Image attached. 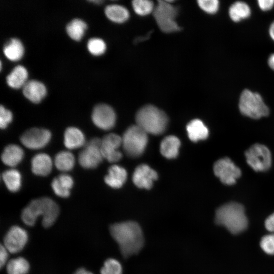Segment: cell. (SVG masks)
Segmentation results:
<instances>
[{
	"mask_svg": "<svg viewBox=\"0 0 274 274\" xmlns=\"http://www.w3.org/2000/svg\"><path fill=\"white\" fill-rule=\"evenodd\" d=\"M215 222L224 226L233 234L244 231L248 224L244 207L235 202L224 204L218 208L215 214Z\"/></svg>",
	"mask_w": 274,
	"mask_h": 274,
	"instance_id": "obj_2",
	"label": "cell"
},
{
	"mask_svg": "<svg viewBox=\"0 0 274 274\" xmlns=\"http://www.w3.org/2000/svg\"><path fill=\"white\" fill-rule=\"evenodd\" d=\"M251 14L249 6L243 2H236L233 4L229 9V15L235 22L239 21L248 18Z\"/></svg>",
	"mask_w": 274,
	"mask_h": 274,
	"instance_id": "obj_30",
	"label": "cell"
},
{
	"mask_svg": "<svg viewBox=\"0 0 274 274\" xmlns=\"http://www.w3.org/2000/svg\"><path fill=\"white\" fill-rule=\"evenodd\" d=\"M9 253V252L6 247L3 244H1L0 248V265L1 268L5 264H7L8 262Z\"/></svg>",
	"mask_w": 274,
	"mask_h": 274,
	"instance_id": "obj_38",
	"label": "cell"
},
{
	"mask_svg": "<svg viewBox=\"0 0 274 274\" xmlns=\"http://www.w3.org/2000/svg\"><path fill=\"white\" fill-rule=\"evenodd\" d=\"M64 145L68 149H76L85 143L84 133L76 127H68L64 133Z\"/></svg>",
	"mask_w": 274,
	"mask_h": 274,
	"instance_id": "obj_20",
	"label": "cell"
},
{
	"mask_svg": "<svg viewBox=\"0 0 274 274\" xmlns=\"http://www.w3.org/2000/svg\"><path fill=\"white\" fill-rule=\"evenodd\" d=\"M269 32L271 38L274 40V22L271 24Z\"/></svg>",
	"mask_w": 274,
	"mask_h": 274,
	"instance_id": "obj_43",
	"label": "cell"
},
{
	"mask_svg": "<svg viewBox=\"0 0 274 274\" xmlns=\"http://www.w3.org/2000/svg\"><path fill=\"white\" fill-rule=\"evenodd\" d=\"M87 28L86 23L81 19L72 20L66 27L68 35L73 40H80L83 36Z\"/></svg>",
	"mask_w": 274,
	"mask_h": 274,
	"instance_id": "obj_31",
	"label": "cell"
},
{
	"mask_svg": "<svg viewBox=\"0 0 274 274\" xmlns=\"http://www.w3.org/2000/svg\"><path fill=\"white\" fill-rule=\"evenodd\" d=\"M23 95L33 103L40 102L46 94V88L41 82L37 80H29L23 86Z\"/></svg>",
	"mask_w": 274,
	"mask_h": 274,
	"instance_id": "obj_16",
	"label": "cell"
},
{
	"mask_svg": "<svg viewBox=\"0 0 274 274\" xmlns=\"http://www.w3.org/2000/svg\"><path fill=\"white\" fill-rule=\"evenodd\" d=\"M29 268L28 261L21 257L13 258L8 261L6 264L8 274H27Z\"/></svg>",
	"mask_w": 274,
	"mask_h": 274,
	"instance_id": "obj_29",
	"label": "cell"
},
{
	"mask_svg": "<svg viewBox=\"0 0 274 274\" xmlns=\"http://www.w3.org/2000/svg\"><path fill=\"white\" fill-rule=\"evenodd\" d=\"M122 144V138L115 133L106 135L101 139V151L104 158L110 162L119 161L122 153L118 149Z\"/></svg>",
	"mask_w": 274,
	"mask_h": 274,
	"instance_id": "obj_14",
	"label": "cell"
},
{
	"mask_svg": "<svg viewBox=\"0 0 274 274\" xmlns=\"http://www.w3.org/2000/svg\"><path fill=\"white\" fill-rule=\"evenodd\" d=\"M171 2L172 1H159L153 12L159 27L166 33L176 32L180 29L175 21L177 9L172 5Z\"/></svg>",
	"mask_w": 274,
	"mask_h": 274,
	"instance_id": "obj_6",
	"label": "cell"
},
{
	"mask_svg": "<svg viewBox=\"0 0 274 274\" xmlns=\"http://www.w3.org/2000/svg\"><path fill=\"white\" fill-rule=\"evenodd\" d=\"M197 2L199 7L208 13H215L219 8V2L217 0H199Z\"/></svg>",
	"mask_w": 274,
	"mask_h": 274,
	"instance_id": "obj_36",
	"label": "cell"
},
{
	"mask_svg": "<svg viewBox=\"0 0 274 274\" xmlns=\"http://www.w3.org/2000/svg\"><path fill=\"white\" fill-rule=\"evenodd\" d=\"M126 178V170L119 165H113L109 167L108 174L105 177V182L113 188H119L122 186Z\"/></svg>",
	"mask_w": 274,
	"mask_h": 274,
	"instance_id": "obj_21",
	"label": "cell"
},
{
	"mask_svg": "<svg viewBox=\"0 0 274 274\" xmlns=\"http://www.w3.org/2000/svg\"><path fill=\"white\" fill-rule=\"evenodd\" d=\"M91 119L98 128L107 130L112 128L116 123V116L114 110L106 104H98L93 109Z\"/></svg>",
	"mask_w": 274,
	"mask_h": 274,
	"instance_id": "obj_13",
	"label": "cell"
},
{
	"mask_svg": "<svg viewBox=\"0 0 274 274\" xmlns=\"http://www.w3.org/2000/svg\"><path fill=\"white\" fill-rule=\"evenodd\" d=\"M213 170L221 182L227 185L235 184L242 174L241 169L228 157L217 160L214 165Z\"/></svg>",
	"mask_w": 274,
	"mask_h": 274,
	"instance_id": "obj_10",
	"label": "cell"
},
{
	"mask_svg": "<svg viewBox=\"0 0 274 274\" xmlns=\"http://www.w3.org/2000/svg\"><path fill=\"white\" fill-rule=\"evenodd\" d=\"M110 232L125 257L138 253L143 247V231L136 222L127 221L115 223L110 226Z\"/></svg>",
	"mask_w": 274,
	"mask_h": 274,
	"instance_id": "obj_1",
	"label": "cell"
},
{
	"mask_svg": "<svg viewBox=\"0 0 274 274\" xmlns=\"http://www.w3.org/2000/svg\"><path fill=\"white\" fill-rule=\"evenodd\" d=\"M75 163L74 155L67 151H62L58 153L54 158V164L59 170L67 172L73 169Z\"/></svg>",
	"mask_w": 274,
	"mask_h": 274,
	"instance_id": "obj_28",
	"label": "cell"
},
{
	"mask_svg": "<svg viewBox=\"0 0 274 274\" xmlns=\"http://www.w3.org/2000/svg\"><path fill=\"white\" fill-rule=\"evenodd\" d=\"M27 76L28 74L26 68L19 65L15 66L7 76L6 81L9 86L14 88H19L23 86L26 82Z\"/></svg>",
	"mask_w": 274,
	"mask_h": 274,
	"instance_id": "obj_24",
	"label": "cell"
},
{
	"mask_svg": "<svg viewBox=\"0 0 274 274\" xmlns=\"http://www.w3.org/2000/svg\"><path fill=\"white\" fill-rule=\"evenodd\" d=\"M74 274H93L92 272L87 270L83 267L78 268Z\"/></svg>",
	"mask_w": 274,
	"mask_h": 274,
	"instance_id": "obj_41",
	"label": "cell"
},
{
	"mask_svg": "<svg viewBox=\"0 0 274 274\" xmlns=\"http://www.w3.org/2000/svg\"><path fill=\"white\" fill-rule=\"evenodd\" d=\"M2 179L7 188L12 192L18 191L21 186L22 178L20 172L15 169L4 171L2 175Z\"/></svg>",
	"mask_w": 274,
	"mask_h": 274,
	"instance_id": "obj_25",
	"label": "cell"
},
{
	"mask_svg": "<svg viewBox=\"0 0 274 274\" xmlns=\"http://www.w3.org/2000/svg\"><path fill=\"white\" fill-rule=\"evenodd\" d=\"M107 17L113 22L123 23L129 17L128 11L125 7L118 5H111L105 8Z\"/></svg>",
	"mask_w": 274,
	"mask_h": 274,
	"instance_id": "obj_27",
	"label": "cell"
},
{
	"mask_svg": "<svg viewBox=\"0 0 274 274\" xmlns=\"http://www.w3.org/2000/svg\"><path fill=\"white\" fill-rule=\"evenodd\" d=\"M24 157V151L18 145L10 144L4 149L1 155L2 162L6 165L14 167L19 164Z\"/></svg>",
	"mask_w": 274,
	"mask_h": 274,
	"instance_id": "obj_19",
	"label": "cell"
},
{
	"mask_svg": "<svg viewBox=\"0 0 274 274\" xmlns=\"http://www.w3.org/2000/svg\"><path fill=\"white\" fill-rule=\"evenodd\" d=\"M260 245L261 249L266 253L274 254V234L264 236L260 241Z\"/></svg>",
	"mask_w": 274,
	"mask_h": 274,
	"instance_id": "obj_35",
	"label": "cell"
},
{
	"mask_svg": "<svg viewBox=\"0 0 274 274\" xmlns=\"http://www.w3.org/2000/svg\"><path fill=\"white\" fill-rule=\"evenodd\" d=\"M28 239L26 230L20 226H12L4 238V246L9 253L15 254L20 252L25 246Z\"/></svg>",
	"mask_w": 274,
	"mask_h": 274,
	"instance_id": "obj_12",
	"label": "cell"
},
{
	"mask_svg": "<svg viewBox=\"0 0 274 274\" xmlns=\"http://www.w3.org/2000/svg\"><path fill=\"white\" fill-rule=\"evenodd\" d=\"M158 178L157 173L149 166L141 164L136 167L132 175V181L139 188L150 189L153 181Z\"/></svg>",
	"mask_w": 274,
	"mask_h": 274,
	"instance_id": "obj_15",
	"label": "cell"
},
{
	"mask_svg": "<svg viewBox=\"0 0 274 274\" xmlns=\"http://www.w3.org/2000/svg\"><path fill=\"white\" fill-rule=\"evenodd\" d=\"M268 63L270 68L274 70V54L269 56Z\"/></svg>",
	"mask_w": 274,
	"mask_h": 274,
	"instance_id": "obj_42",
	"label": "cell"
},
{
	"mask_svg": "<svg viewBox=\"0 0 274 274\" xmlns=\"http://www.w3.org/2000/svg\"><path fill=\"white\" fill-rule=\"evenodd\" d=\"M133 9L138 15L146 16L153 12L154 10L153 3L148 0H135L132 1Z\"/></svg>",
	"mask_w": 274,
	"mask_h": 274,
	"instance_id": "obj_32",
	"label": "cell"
},
{
	"mask_svg": "<svg viewBox=\"0 0 274 274\" xmlns=\"http://www.w3.org/2000/svg\"><path fill=\"white\" fill-rule=\"evenodd\" d=\"M247 163L256 172L268 170L271 164V155L265 146L255 144L245 152Z\"/></svg>",
	"mask_w": 274,
	"mask_h": 274,
	"instance_id": "obj_7",
	"label": "cell"
},
{
	"mask_svg": "<svg viewBox=\"0 0 274 274\" xmlns=\"http://www.w3.org/2000/svg\"><path fill=\"white\" fill-rule=\"evenodd\" d=\"M12 112L1 105L0 107V126L1 129L6 128L12 122Z\"/></svg>",
	"mask_w": 274,
	"mask_h": 274,
	"instance_id": "obj_37",
	"label": "cell"
},
{
	"mask_svg": "<svg viewBox=\"0 0 274 274\" xmlns=\"http://www.w3.org/2000/svg\"><path fill=\"white\" fill-rule=\"evenodd\" d=\"M258 3L261 10L267 11L272 8L274 5V0H259Z\"/></svg>",
	"mask_w": 274,
	"mask_h": 274,
	"instance_id": "obj_39",
	"label": "cell"
},
{
	"mask_svg": "<svg viewBox=\"0 0 274 274\" xmlns=\"http://www.w3.org/2000/svg\"><path fill=\"white\" fill-rule=\"evenodd\" d=\"M188 137L193 142L206 139L209 135V130L199 119H194L187 125Z\"/></svg>",
	"mask_w": 274,
	"mask_h": 274,
	"instance_id": "obj_23",
	"label": "cell"
},
{
	"mask_svg": "<svg viewBox=\"0 0 274 274\" xmlns=\"http://www.w3.org/2000/svg\"><path fill=\"white\" fill-rule=\"evenodd\" d=\"M101 139H91L80 152L78 161L80 165L86 169L96 168L101 162L104 157L101 151Z\"/></svg>",
	"mask_w": 274,
	"mask_h": 274,
	"instance_id": "obj_8",
	"label": "cell"
},
{
	"mask_svg": "<svg viewBox=\"0 0 274 274\" xmlns=\"http://www.w3.org/2000/svg\"><path fill=\"white\" fill-rule=\"evenodd\" d=\"M265 227L267 230L274 232V213L266 219Z\"/></svg>",
	"mask_w": 274,
	"mask_h": 274,
	"instance_id": "obj_40",
	"label": "cell"
},
{
	"mask_svg": "<svg viewBox=\"0 0 274 274\" xmlns=\"http://www.w3.org/2000/svg\"><path fill=\"white\" fill-rule=\"evenodd\" d=\"M3 51L6 57L12 61L19 60L24 53V47L17 39H11L5 45Z\"/></svg>",
	"mask_w": 274,
	"mask_h": 274,
	"instance_id": "obj_26",
	"label": "cell"
},
{
	"mask_svg": "<svg viewBox=\"0 0 274 274\" xmlns=\"http://www.w3.org/2000/svg\"><path fill=\"white\" fill-rule=\"evenodd\" d=\"M180 145V140L176 136H167L160 143L161 154L166 158H175L178 155Z\"/></svg>",
	"mask_w": 274,
	"mask_h": 274,
	"instance_id": "obj_22",
	"label": "cell"
},
{
	"mask_svg": "<svg viewBox=\"0 0 274 274\" xmlns=\"http://www.w3.org/2000/svg\"><path fill=\"white\" fill-rule=\"evenodd\" d=\"M138 126L147 133L159 135L166 129L168 118L164 112L153 105H146L136 113Z\"/></svg>",
	"mask_w": 274,
	"mask_h": 274,
	"instance_id": "obj_3",
	"label": "cell"
},
{
	"mask_svg": "<svg viewBox=\"0 0 274 274\" xmlns=\"http://www.w3.org/2000/svg\"><path fill=\"white\" fill-rule=\"evenodd\" d=\"M31 168L32 172L36 175L47 176L52 170V159L46 153L37 154L31 159Z\"/></svg>",
	"mask_w": 274,
	"mask_h": 274,
	"instance_id": "obj_17",
	"label": "cell"
},
{
	"mask_svg": "<svg viewBox=\"0 0 274 274\" xmlns=\"http://www.w3.org/2000/svg\"><path fill=\"white\" fill-rule=\"evenodd\" d=\"M51 139V132L45 128H31L25 131L20 140L25 147L32 150L44 148Z\"/></svg>",
	"mask_w": 274,
	"mask_h": 274,
	"instance_id": "obj_11",
	"label": "cell"
},
{
	"mask_svg": "<svg viewBox=\"0 0 274 274\" xmlns=\"http://www.w3.org/2000/svg\"><path fill=\"white\" fill-rule=\"evenodd\" d=\"M239 109L241 113L250 118L257 119L269 114V109L261 95L248 89L244 90L240 96Z\"/></svg>",
	"mask_w": 274,
	"mask_h": 274,
	"instance_id": "obj_5",
	"label": "cell"
},
{
	"mask_svg": "<svg viewBox=\"0 0 274 274\" xmlns=\"http://www.w3.org/2000/svg\"><path fill=\"white\" fill-rule=\"evenodd\" d=\"M122 266L116 259H107L100 269V274H122Z\"/></svg>",
	"mask_w": 274,
	"mask_h": 274,
	"instance_id": "obj_33",
	"label": "cell"
},
{
	"mask_svg": "<svg viewBox=\"0 0 274 274\" xmlns=\"http://www.w3.org/2000/svg\"><path fill=\"white\" fill-rule=\"evenodd\" d=\"M73 178L67 174L60 175L53 179L52 188L55 194L60 197L66 198L70 195V190L73 187Z\"/></svg>",
	"mask_w": 274,
	"mask_h": 274,
	"instance_id": "obj_18",
	"label": "cell"
},
{
	"mask_svg": "<svg viewBox=\"0 0 274 274\" xmlns=\"http://www.w3.org/2000/svg\"><path fill=\"white\" fill-rule=\"evenodd\" d=\"M88 51L94 55H100L104 53L106 50L105 42L99 38H91L88 41Z\"/></svg>",
	"mask_w": 274,
	"mask_h": 274,
	"instance_id": "obj_34",
	"label": "cell"
},
{
	"mask_svg": "<svg viewBox=\"0 0 274 274\" xmlns=\"http://www.w3.org/2000/svg\"><path fill=\"white\" fill-rule=\"evenodd\" d=\"M51 199L43 197L32 200L22 211L21 219L27 226H32L39 217L44 218L49 210Z\"/></svg>",
	"mask_w": 274,
	"mask_h": 274,
	"instance_id": "obj_9",
	"label": "cell"
},
{
	"mask_svg": "<svg viewBox=\"0 0 274 274\" xmlns=\"http://www.w3.org/2000/svg\"><path fill=\"white\" fill-rule=\"evenodd\" d=\"M147 133L136 124L129 127L122 137L123 148L129 157L141 155L148 143Z\"/></svg>",
	"mask_w": 274,
	"mask_h": 274,
	"instance_id": "obj_4",
	"label": "cell"
}]
</instances>
